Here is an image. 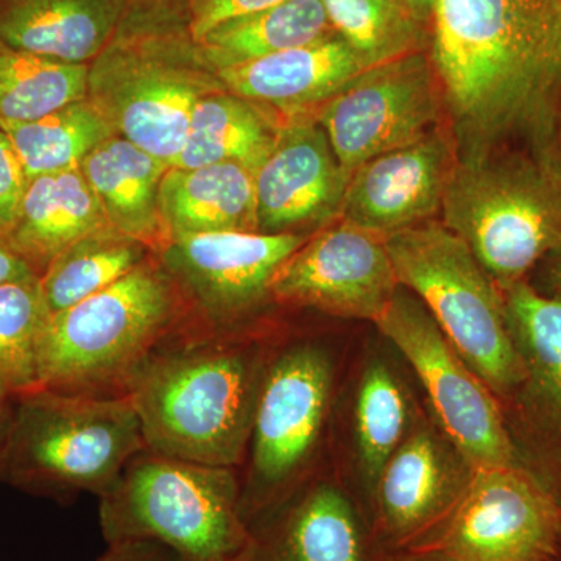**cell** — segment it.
Instances as JSON below:
<instances>
[{"label":"cell","instance_id":"cell-1","mask_svg":"<svg viewBox=\"0 0 561 561\" xmlns=\"http://www.w3.org/2000/svg\"><path fill=\"white\" fill-rule=\"evenodd\" d=\"M431 61L459 161L560 154L561 0H437Z\"/></svg>","mask_w":561,"mask_h":561},{"label":"cell","instance_id":"cell-2","mask_svg":"<svg viewBox=\"0 0 561 561\" xmlns=\"http://www.w3.org/2000/svg\"><path fill=\"white\" fill-rule=\"evenodd\" d=\"M253 337L251 324L217 330L195 320L151 354L127 394L147 449L242 468L268 359Z\"/></svg>","mask_w":561,"mask_h":561},{"label":"cell","instance_id":"cell-3","mask_svg":"<svg viewBox=\"0 0 561 561\" xmlns=\"http://www.w3.org/2000/svg\"><path fill=\"white\" fill-rule=\"evenodd\" d=\"M198 320L158 254L117 283L50 316L39 342V387L124 398L162 343Z\"/></svg>","mask_w":561,"mask_h":561},{"label":"cell","instance_id":"cell-4","mask_svg":"<svg viewBox=\"0 0 561 561\" xmlns=\"http://www.w3.org/2000/svg\"><path fill=\"white\" fill-rule=\"evenodd\" d=\"M440 221L501 290L561 250V157L530 149L457 161Z\"/></svg>","mask_w":561,"mask_h":561},{"label":"cell","instance_id":"cell-5","mask_svg":"<svg viewBox=\"0 0 561 561\" xmlns=\"http://www.w3.org/2000/svg\"><path fill=\"white\" fill-rule=\"evenodd\" d=\"M239 468L213 467L144 449L99 505L103 538L157 541L186 561H238L250 540Z\"/></svg>","mask_w":561,"mask_h":561},{"label":"cell","instance_id":"cell-6","mask_svg":"<svg viewBox=\"0 0 561 561\" xmlns=\"http://www.w3.org/2000/svg\"><path fill=\"white\" fill-rule=\"evenodd\" d=\"M130 398L38 389L13 400L0 479L32 493L103 496L146 449Z\"/></svg>","mask_w":561,"mask_h":561},{"label":"cell","instance_id":"cell-7","mask_svg":"<svg viewBox=\"0 0 561 561\" xmlns=\"http://www.w3.org/2000/svg\"><path fill=\"white\" fill-rule=\"evenodd\" d=\"M401 287L415 295L461 359L497 400H507L523 381L504 298L474 254L440 220L416 225L386 238Z\"/></svg>","mask_w":561,"mask_h":561},{"label":"cell","instance_id":"cell-8","mask_svg":"<svg viewBox=\"0 0 561 561\" xmlns=\"http://www.w3.org/2000/svg\"><path fill=\"white\" fill-rule=\"evenodd\" d=\"M220 90L224 84L195 44L168 36L114 38L88 76V99L114 135L169 165L183 147L195 105Z\"/></svg>","mask_w":561,"mask_h":561},{"label":"cell","instance_id":"cell-9","mask_svg":"<svg viewBox=\"0 0 561 561\" xmlns=\"http://www.w3.org/2000/svg\"><path fill=\"white\" fill-rule=\"evenodd\" d=\"M332 362L313 343L268 354L241 476L247 526L290 496L308 467L330 409Z\"/></svg>","mask_w":561,"mask_h":561},{"label":"cell","instance_id":"cell-10","mask_svg":"<svg viewBox=\"0 0 561 561\" xmlns=\"http://www.w3.org/2000/svg\"><path fill=\"white\" fill-rule=\"evenodd\" d=\"M375 324L415 370L438 424L471 471L519 465L496 394L461 359L415 295L400 287Z\"/></svg>","mask_w":561,"mask_h":561},{"label":"cell","instance_id":"cell-11","mask_svg":"<svg viewBox=\"0 0 561 561\" xmlns=\"http://www.w3.org/2000/svg\"><path fill=\"white\" fill-rule=\"evenodd\" d=\"M312 116L350 173L448 124L437 73L421 51L365 69Z\"/></svg>","mask_w":561,"mask_h":561},{"label":"cell","instance_id":"cell-12","mask_svg":"<svg viewBox=\"0 0 561 561\" xmlns=\"http://www.w3.org/2000/svg\"><path fill=\"white\" fill-rule=\"evenodd\" d=\"M560 537V501L522 465H504L471 471L427 552L456 561H552Z\"/></svg>","mask_w":561,"mask_h":561},{"label":"cell","instance_id":"cell-13","mask_svg":"<svg viewBox=\"0 0 561 561\" xmlns=\"http://www.w3.org/2000/svg\"><path fill=\"white\" fill-rule=\"evenodd\" d=\"M311 236L219 231L173 236L158 254L197 319L217 330L250 327L272 298V283Z\"/></svg>","mask_w":561,"mask_h":561},{"label":"cell","instance_id":"cell-14","mask_svg":"<svg viewBox=\"0 0 561 561\" xmlns=\"http://www.w3.org/2000/svg\"><path fill=\"white\" fill-rule=\"evenodd\" d=\"M523 381L507 398L519 465L561 500V294L522 280L501 290Z\"/></svg>","mask_w":561,"mask_h":561},{"label":"cell","instance_id":"cell-15","mask_svg":"<svg viewBox=\"0 0 561 561\" xmlns=\"http://www.w3.org/2000/svg\"><path fill=\"white\" fill-rule=\"evenodd\" d=\"M386 238L339 220L313 232L280 265L273 301L376 323L400 289Z\"/></svg>","mask_w":561,"mask_h":561},{"label":"cell","instance_id":"cell-16","mask_svg":"<svg viewBox=\"0 0 561 561\" xmlns=\"http://www.w3.org/2000/svg\"><path fill=\"white\" fill-rule=\"evenodd\" d=\"M350 175L316 117L287 119L254 172L257 232L312 236L341 220Z\"/></svg>","mask_w":561,"mask_h":561},{"label":"cell","instance_id":"cell-17","mask_svg":"<svg viewBox=\"0 0 561 561\" xmlns=\"http://www.w3.org/2000/svg\"><path fill=\"white\" fill-rule=\"evenodd\" d=\"M457 161L456 139L445 124L415 142L362 162L351 172L341 220L383 238L440 220Z\"/></svg>","mask_w":561,"mask_h":561},{"label":"cell","instance_id":"cell-18","mask_svg":"<svg viewBox=\"0 0 561 561\" xmlns=\"http://www.w3.org/2000/svg\"><path fill=\"white\" fill-rule=\"evenodd\" d=\"M470 478H460L430 431H415L402 440L378 479L375 537L379 551L389 552L393 561L430 551Z\"/></svg>","mask_w":561,"mask_h":561},{"label":"cell","instance_id":"cell-19","mask_svg":"<svg viewBox=\"0 0 561 561\" xmlns=\"http://www.w3.org/2000/svg\"><path fill=\"white\" fill-rule=\"evenodd\" d=\"M238 561H373L353 504L331 483H313L249 524Z\"/></svg>","mask_w":561,"mask_h":561},{"label":"cell","instance_id":"cell-20","mask_svg":"<svg viewBox=\"0 0 561 561\" xmlns=\"http://www.w3.org/2000/svg\"><path fill=\"white\" fill-rule=\"evenodd\" d=\"M365 62L337 33L260 60L216 70L225 90L280 114L312 116L360 76Z\"/></svg>","mask_w":561,"mask_h":561},{"label":"cell","instance_id":"cell-21","mask_svg":"<svg viewBox=\"0 0 561 561\" xmlns=\"http://www.w3.org/2000/svg\"><path fill=\"white\" fill-rule=\"evenodd\" d=\"M81 172L101 202L111 228L160 254L172 241L160 191L168 162L113 135L81 161Z\"/></svg>","mask_w":561,"mask_h":561},{"label":"cell","instance_id":"cell-22","mask_svg":"<svg viewBox=\"0 0 561 561\" xmlns=\"http://www.w3.org/2000/svg\"><path fill=\"white\" fill-rule=\"evenodd\" d=\"M119 0H0V41L51 60L91 65L113 43Z\"/></svg>","mask_w":561,"mask_h":561},{"label":"cell","instance_id":"cell-23","mask_svg":"<svg viewBox=\"0 0 561 561\" xmlns=\"http://www.w3.org/2000/svg\"><path fill=\"white\" fill-rule=\"evenodd\" d=\"M101 202L80 168L28 181L16 225L7 242L43 275L72 243L108 228Z\"/></svg>","mask_w":561,"mask_h":561},{"label":"cell","instance_id":"cell-24","mask_svg":"<svg viewBox=\"0 0 561 561\" xmlns=\"http://www.w3.org/2000/svg\"><path fill=\"white\" fill-rule=\"evenodd\" d=\"M160 201L172 238L191 232H257L254 172L236 162L169 169Z\"/></svg>","mask_w":561,"mask_h":561},{"label":"cell","instance_id":"cell-25","mask_svg":"<svg viewBox=\"0 0 561 561\" xmlns=\"http://www.w3.org/2000/svg\"><path fill=\"white\" fill-rule=\"evenodd\" d=\"M284 124L286 119L276 111L227 90L210 92L192 111L186 138L171 168L236 162L256 172Z\"/></svg>","mask_w":561,"mask_h":561},{"label":"cell","instance_id":"cell-26","mask_svg":"<svg viewBox=\"0 0 561 561\" xmlns=\"http://www.w3.org/2000/svg\"><path fill=\"white\" fill-rule=\"evenodd\" d=\"M334 33L321 0H284L271 9L221 22L195 44L216 72L295 49Z\"/></svg>","mask_w":561,"mask_h":561},{"label":"cell","instance_id":"cell-27","mask_svg":"<svg viewBox=\"0 0 561 561\" xmlns=\"http://www.w3.org/2000/svg\"><path fill=\"white\" fill-rule=\"evenodd\" d=\"M144 243L103 228L58 254L41 275L39 290L50 316L99 294L153 256Z\"/></svg>","mask_w":561,"mask_h":561},{"label":"cell","instance_id":"cell-28","mask_svg":"<svg viewBox=\"0 0 561 561\" xmlns=\"http://www.w3.org/2000/svg\"><path fill=\"white\" fill-rule=\"evenodd\" d=\"M0 130L16 150L28 181L44 173L80 168L95 147L114 135L88 98L35 121H0Z\"/></svg>","mask_w":561,"mask_h":561},{"label":"cell","instance_id":"cell-29","mask_svg":"<svg viewBox=\"0 0 561 561\" xmlns=\"http://www.w3.org/2000/svg\"><path fill=\"white\" fill-rule=\"evenodd\" d=\"M90 65H72L0 41V121L27 122L88 98Z\"/></svg>","mask_w":561,"mask_h":561},{"label":"cell","instance_id":"cell-30","mask_svg":"<svg viewBox=\"0 0 561 561\" xmlns=\"http://www.w3.org/2000/svg\"><path fill=\"white\" fill-rule=\"evenodd\" d=\"M49 313L39 280L0 286V401L39 387V342Z\"/></svg>","mask_w":561,"mask_h":561},{"label":"cell","instance_id":"cell-31","mask_svg":"<svg viewBox=\"0 0 561 561\" xmlns=\"http://www.w3.org/2000/svg\"><path fill=\"white\" fill-rule=\"evenodd\" d=\"M332 31L342 36L367 68L416 51L420 22L404 0H321Z\"/></svg>","mask_w":561,"mask_h":561},{"label":"cell","instance_id":"cell-32","mask_svg":"<svg viewBox=\"0 0 561 561\" xmlns=\"http://www.w3.org/2000/svg\"><path fill=\"white\" fill-rule=\"evenodd\" d=\"M408 424V404L393 373L373 364L362 378L356 401V434L362 467L371 481L397 451Z\"/></svg>","mask_w":561,"mask_h":561},{"label":"cell","instance_id":"cell-33","mask_svg":"<svg viewBox=\"0 0 561 561\" xmlns=\"http://www.w3.org/2000/svg\"><path fill=\"white\" fill-rule=\"evenodd\" d=\"M27 186L24 165L5 133L0 130V238L7 239L16 225Z\"/></svg>","mask_w":561,"mask_h":561},{"label":"cell","instance_id":"cell-34","mask_svg":"<svg viewBox=\"0 0 561 561\" xmlns=\"http://www.w3.org/2000/svg\"><path fill=\"white\" fill-rule=\"evenodd\" d=\"M284 0H187V32L197 44L221 22L271 9Z\"/></svg>","mask_w":561,"mask_h":561},{"label":"cell","instance_id":"cell-35","mask_svg":"<svg viewBox=\"0 0 561 561\" xmlns=\"http://www.w3.org/2000/svg\"><path fill=\"white\" fill-rule=\"evenodd\" d=\"M94 561H186L168 546L157 541L111 542Z\"/></svg>","mask_w":561,"mask_h":561},{"label":"cell","instance_id":"cell-36","mask_svg":"<svg viewBox=\"0 0 561 561\" xmlns=\"http://www.w3.org/2000/svg\"><path fill=\"white\" fill-rule=\"evenodd\" d=\"M38 273L28 264L7 239L0 238V286L38 283Z\"/></svg>","mask_w":561,"mask_h":561},{"label":"cell","instance_id":"cell-37","mask_svg":"<svg viewBox=\"0 0 561 561\" xmlns=\"http://www.w3.org/2000/svg\"><path fill=\"white\" fill-rule=\"evenodd\" d=\"M538 271L541 273L542 283L548 287L545 290L561 294V250L542 262Z\"/></svg>","mask_w":561,"mask_h":561},{"label":"cell","instance_id":"cell-38","mask_svg":"<svg viewBox=\"0 0 561 561\" xmlns=\"http://www.w3.org/2000/svg\"><path fill=\"white\" fill-rule=\"evenodd\" d=\"M11 419H13V400L0 401V463H2L3 451L9 440Z\"/></svg>","mask_w":561,"mask_h":561},{"label":"cell","instance_id":"cell-39","mask_svg":"<svg viewBox=\"0 0 561 561\" xmlns=\"http://www.w3.org/2000/svg\"><path fill=\"white\" fill-rule=\"evenodd\" d=\"M413 16L420 22L432 20L437 0H404Z\"/></svg>","mask_w":561,"mask_h":561},{"label":"cell","instance_id":"cell-40","mask_svg":"<svg viewBox=\"0 0 561 561\" xmlns=\"http://www.w3.org/2000/svg\"><path fill=\"white\" fill-rule=\"evenodd\" d=\"M398 561H456L449 559V557L443 556L440 552H426L419 553V556L408 557V559H402Z\"/></svg>","mask_w":561,"mask_h":561},{"label":"cell","instance_id":"cell-41","mask_svg":"<svg viewBox=\"0 0 561 561\" xmlns=\"http://www.w3.org/2000/svg\"><path fill=\"white\" fill-rule=\"evenodd\" d=\"M147 2V0H119L122 10H124L125 3Z\"/></svg>","mask_w":561,"mask_h":561},{"label":"cell","instance_id":"cell-42","mask_svg":"<svg viewBox=\"0 0 561 561\" xmlns=\"http://www.w3.org/2000/svg\"><path fill=\"white\" fill-rule=\"evenodd\" d=\"M559 501H560V504H561V500H559ZM552 561H561V537H560L559 551H557L556 559H553Z\"/></svg>","mask_w":561,"mask_h":561},{"label":"cell","instance_id":"cell-43","mask_svg":"<svg viewBox=\"0 0 561 561\" xmlns=\"http://www.w3.org/2000/svg\"><path fill=\"white\" fill-rule=\"evenodd\" d=\"M559 136H560V147H561V111H560Z\"/></svg>","mask_w":561,"mask_h":561}]
</instances>
